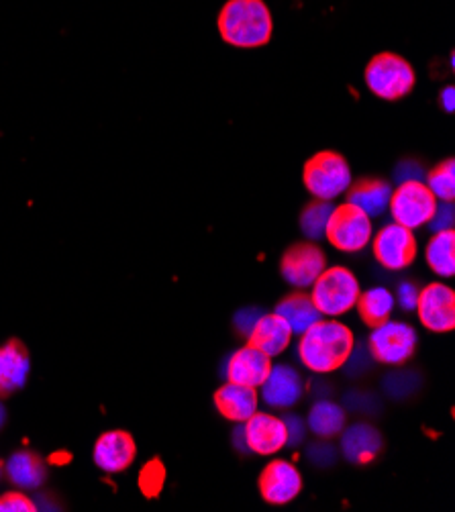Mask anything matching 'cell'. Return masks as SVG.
I'll return each instance as SVG.
<instances>
[{
    "mask_svg": "<svg viewBox=\"0 0 455 512\" xmlns=\"http://www.w3.org/2000/svg\"><path fill=\"white\" fill-rule=\"evenodd\" d=\"M356 349V337L339 321L321 319L300 335L298 360L315 374H331L343 368Z\"/></svg>",
    "mask_w": 455,
    "mask_h": 512,
    "instance_id": "obj_1",
    "label": "cell"
},
{
    "mask_svg": "<svg viewBox=\"0 0 455 512\" xmlns=\"http://www.w3.org/2000/svg\"><path fill=\"white\" fill-rule=\"evenodd\" d=\"M225 43L239 49H256L270 43L274 19L264 0H227L217 17Z\"/></svg>",
    "mask_w": 455,
    "mask_h": 512,
    "instance_id": "obj_2",
    "label": "cell"
},
{
    "mask_svg": "<svg viewBox=\"0 0 455 512\" xmlns=\"http://www.w3.org/2000/svg\"><path fill=\"white\" fill-rule=\"evenodd\" d=\"M364 80L374 96L394 102L413 92L417 76L409 60H404L394 51H382L366 66Z\"/></svg>",
    "mask_w": 455,
    "mask_h": 512,
    "instance_id": "obj_3",
    "label": "cell"
},
{
    "mask_svg": "<svg viewBox=\"0 0 455 512\" xmlns=\"http://www.w3.org/2000/svg\"><path fill=\"white\" fill-rule=\"evenodd\" d=\"M302 182L313 198L333 202L351 186V168L341 153L323 149L305 164Z\"/></svg>",
    "mask_w": 455,
    "mask_h": 512,
    "instance_id": "obj_4",
    "label": "cell"
},
{
    "mask_svg": "<svg viewBox=\"0 0 455 512\" xmlns=\"http://www.w3.org/2000/svg\"><path fill=\"white\" fill-rule=\"evenodd\" d=\"M362 288L358 278L343 266L325 268L313 284V302L323 317H341L356 309Z\"/></svg>",
    "mask_w": 455,
    "mask_h": 512,
    "instance_id": "obj_5",
    "label": "cell"
},
{
    "mask_svg": "<svg viewBox=\"0 0 455 512\" xmlns=\"http://www.w3.org/2000/svg\"><path fill=\"white\" fill-rule=\"evenodd\" d=\"M437 202L439 200L423 180H407L392 190L388 209L394 223L415 231L429 225Z\"/></svg>",
    "mask_w": 455,
    "mask_h": 512,
    "instance_id": "obj_6",
    "label": "cell"
},
{
    "mask_svg": "<svg viewBox=\"0 0 455 512\" xmlns=\"http://www.w3.org/2000/svg\"><path fill=\"white\" fill-rule=\"evenodd\" d=\"M372 235V219L360 207H356V204L343 202L339 207H333L325 237L335 249L345 253H358L368 247Z\"/></svg>",
    "mask_w": 455,
    "mask_h": 512,
    "instance_id": "obj_7",
    "label": "cell"
},
{
    "mask_svg": "<svg viewBox=\"0 0 455 512\" xmlns=\"http://www.w3.org/2000/svg\"><path fill=\"white\" fill-rule=\"evenodd\" d=\"M417 343L419 337L411 325L388 319L382 325L374 327L368 341V351L380 364L402 366L415 355Z\"/></svg>",
    "mask_w": 455,
    "mask_h": 512,
    "instance_id": "obj_8",
    "label": "cell"
},
{
    "mask_svg": "<svg viewBox=\"0 0 455 512\" xmlns=\"http://www.w3.org/2000/svg\"><path fill=\"white\" fill-rule=\"evenodd\" d=\"M372 251L382 268L392 272L407 270L417 258V237L411 229L390 223L372 235Z\"/></svg>",
    "mask_w": 455,
    "mask_h": 512,
    "instance_id": "obj_9",
    "label": "cell"
},
{
    "mask_svg": "<svg viewBox=\"0 0 455 512\" xmlns=\"http://www.w3.org/2000/svg\"><path fill=\"white\" fill-rule=\"evenodd\" d=\"M415 311L425 329L449 333L455 329V292L443 282H433L419 290Z\"/></svg>",
    "mask_w": 455,
    "mask_h": 512,
    "instance_id": "obj_10",
    "label": "cell"
},
{
    "mask_svg": "<svg viewBox=\"0 0 455 512\" xmlns=\"http://www.w3.org/2000/svg\"><path fill=\"white\" fill-rule=\"evenodd\" d=\"M325 268V253L313 243H296L288 247L280 260V274L294 288L313 286Z\"/></svg>",
    "mask_w": 455,
    "mask_h": 512,
    "instance_id": "obj_11",
    "label": "cell"
},
{
    "mask_svg": "<svg viewBox=\"0 0 455 512\" xmlns=\"http://www.w3.org/2000/svg\"><path fill=\"white\" fill-rule=\"evenodd\" d=\"M260 494L272 506H284L296 500L302 490V476L288 459H272L260 474Z\"/></svg>",
    "mask_w": 455,
    "mask_h": 512,
    "instance_id": "obj_12",
    "label": "cell"
},
{
    "mask_svg": "<svg viewBox=\"0 0 455 512\" xmlns=\"http://www.w3.org/2000/svg\"><path fill=\"white\" fill-rule=\"evenodd\" d=\"M241 427L249 453L270 457L286 447L284 419L256 411L245 423H241Z\"/></svg>",
    "mask_w": 455,
    "mask_h": 512,
    "instance_id": "obj_13",
    "label": "cell"
},
{
    "mask_svg": "<svg viewBox=\"0 0 455 512\" xmlns=\"http://www.w3.org/2000/svg\"><path fill=\"white\" fill-rule=\"evenodd\" d=\"M135 455L137 445L127 431L103 433L94 443V464L107 474L125 472L135 462Z\"/></svg>",
    "mask_w": 455,
    "mask_h": 512,
    "instance_id": "obj_14",
    "label": "cell"
},
{
    "mask_svg": "<svg viewBox=\"0 0 455 512\" xmlns=\"http://www.w3.org/2000/svg\"><path fill=\"white\" fill-rule=\"evenodd\" d=\"M272 370V357L260 349L245 345L237 349L225 366L227 382L243 384L249 388H260Z\"/></svg>",
    "mask_w": 455,
    "mask_h": 512,
    "instance_id": "obj_15",
    "label": "cell"
},
{
    "mask_svg": "<svg viewBox=\"0 0 455 512\" xmlns=\"http://www.w3.org/2000/svg\"><path fill=\"white\" fill-rule=\"evenodd\" d=\"M260 388L264 402L272 408H280V411L292 408L305 394V382H302L300 374L286 364H272V370Z\"/></svg>",
    "mask_w": 455,
    "mask_h": 512,
    "instance_id": "obj_16",
    "label": "cell"
},
{
    "mask_svg": "<svg viewBox=\"0 0 455 512\" xmlns=\"http://www.w3.org/2000/svg\"><path fill=\"white\" fill-rule=\"evenodd\" d=\"M260 394L258 388H249L243 384L227 382L215 392L217 411L231 423H245L258 411Z\"/></svg>",
    "mask_w": 455,
    "mask_h": 512,
    "instance_id": "obj_17",
    "label": "cell"
},
{
    "mask_svg": "<svg viewBox=\"0 0 455 512\" xmlns=\"http://www.w3.org/2000/svg\"><path fill=\"white\" fill-rule=\"evenodd\" d=\"M31 360L27 347L13 339L0 347V398H7L21 390L27 382Z\"/></svg>",
    "mask_w": 455,
    "mask_h": 512,
    "instance_id": "obj_18",
    "label": "cell"
},
{
    "mask_svg": "<svg viewBox=\"0 0 455 512\" xmlns=\"http://www.w3.org/2000/svg\"><path fill=\"white\" fill-rule=\"evenodd\" d=\"M292 335V329L282 317H278L276 313H264L245 339L247 345L260 349L270 357H276L288 349Z\"/></svg>",
    "mask_w": 455,
    "mask_h": 512,
    "instance_id": "obj_19",
    "label": "cell"
},
{
    "mask_svg": "<svg viewBox=\"0 0 455 512\" xmlns=\"http://www.w3.org/2000/svg\"><path fill=\"white\" fill-rule=\"evenodd\" d=\"M341 433V451L351 464H370L382 451V435L372 425L358 423Z\"/></svg>",
    "mask_w": 455,
    "mask_h": 512,
    "instance_id": "obj_20",
    "label": "cell"
},
{
    "mask_svg": "<svg viewBox=\"0 0 455 512\" xmlns=\"http://www.w3.org/2000/svg\"><path fill=\"white\" fill-rule=\"evenodd\" d=\"M392 186L380 178H362L347 188V202L356 204L370 219L388 211Z\"/></svg>",
    "mask_w": 455,
    "mask_h": 512,
    "instance_id": "obj_21",
    "label": "cell"
},
{
    "mask_svg": "<svg viewBox=\"0 0 455 512\" xmlns=\"http://www.w3.org/2000/svg\"><path fill=\"white\" fill-rule=\"evenodd\" d=\"M274 313L288 323L294 335H302L309 327H313L317 321L323 319L311 294H305V292H292L286 298H282Z\"/></svg>",
    "mask_w": 455,
    "mask_h": 512,
    "instance_id": "obj_22",
    "label": "cell"
},
{
    "mask_svg": "<svg viewBox=\"0 0 455 512\" xmlns=\"http://www.w3.org/2000/svg\"><path fill=\"white\" fill-rule=\"evenodd\" d=\"M5 470H7L9 480L23 490L39 488L45 480V466L41 459L31 451L13 453L9 457Z\"/></svg>",
    "mask_w": 455,
    "mask_h": 512,
    "instance_id": "obj_23",
    "label": "cell"
},
{
    "mask_svg": "<svg viewBox=\"0 0 455 512\" xmlns=\"http://www.w3.org/2000/svg\"><path fill=\"white\" fill-rule=\"evenodd\" d=\"M425 260L429 268L441 276L451 278L455 274V231H437L425 249Z\"/></svg>",
    "mask_w": 455,
    "mask_h": 512,
    "instance_id": "obj_24",
    "label": "cell"
},
{
    "mask_svg": "<svg viewBox=\"0 0 455 512\" xmlns=\"http://www.w3.org/2000/svg\"><path fill=\"white\" fill-rule=\"evenodd\" d=\"M358 313L368 327H378L390 319L394 311V296L386 288H370L358 296Z\"/></svg>",
    "mask_w": 455,
    "mask_h": 512,
    "instance_id": "obj_25",
    "label": "cell"
},
{
    "mask_svg": "<svg viewBox=\"0 0 455 512\" xmlns=\"http://www.w3.org/2000/svg\"><path fill=\"white\" fill-rule=\"evenodd\" d=\"M307 429L321 439H331L345 429V411L331 400H319L311 408Z\"/></svg>",
    "mask_w": 455,
    "mask_h": 512,
    "instance_id": "obj_26",
    "label": "cell"
},
{
    "mask_svg": "<svg viewBox=\"0 0 455 512\" xmlns=\"http://www.w3.org/2000/svg\"><path fill=\"white\" fill-rule=\"evenodd\" d=\"M333 211V204L327 200H311L300 213V229L311 241H319L325 237V229Z\"/></svg>",
    "mask_w": 455,
    "mask_h": 512,
    "instance_id": "obj_27",
    "label": "cell"
},
{
    "mask_svg": "<svg viewBox=\"0 0 455 512\" xmlns=\"http://www.w3.org/2000/svg\"><path fill=\"white\" fill-rule=\"evenodd\" d=\"M425 184L435 194L437 200L453 202L455 198V162L447 158L445 162H439L435 168H431L425 174Z\"/></svg>",
    "mask_w": 455,
    "mask_h": 512,
    "instance_id": "obj_28",
    "label": "cell"
},
{
    "mask_svg": "<svg viewBox=\"0 0 455 512\" xmlns=\"http://www.w3.org/2000/svg\"><path fill=\"white\" fill-rule=\"evenodd\" d=\"M166 484V468L160 459H151L139 472V488L145 498H158Z\"/></svg>",
    "mask_w": 455,
    "mask_h": 512,
    "instance_id": "obj_29",
    "label": "cell"
},
{
    "mask_svg": "<svg viewBox=\"0 0 455 512\" xmlns=\"http://www.w3.org/2000/svg\"><path fill=\"white\" fill-rule=\"evenodd\" d=\"M37 510L35 502L23 492H7L0 496V512H33Z\"/></svg>",
    "mask_w": 455,
    "mask_h": 512,
    "instance_id": "obj_30",
    "label": "cell"
},
{
    "mask_svg": "<svg viewBox=\"0 0 455 512\" xmlns=\"http://www.w3.org/2000/svg\"><path fill=\"white\" fill-rule=\"evenodd\" d=\"M431 229L437 233V231H447V229H453V204L451 202H437V209L429 221Z\"/></svg>",
    "mask_w": 455,
    "mask_h": 512,
    "instance_id": "obj_31",
    "label": "cell"
},
{
    "mask_svg": "<svg viewBox=\"0 0 455 512\" xmlns=\"http://www.w3.org/2000/svg\"><path fill=\"white\" fill-rule=\"evenodd\" d=\"M262 315H264V313H262L260 309H256V306H247V309H241V311L235 315V321H233V323H235V329H237L243 337H247Z\"/></svg>",
    "mask_w": 455,
    "mask_h": 512,
    "instance_id": "obj_32",
    "label": "cell"
},
{
    "mask_svg": "<svg viewBox=\"0 0 455 512\" xmlns=\"http://www.w3.org/2000/svg\"><path fill=\"white\" fill-rule=\"evenodd\" d=\"M284 425H286V445L296 447V445H300L302 441H305L307 425H305V421H302L300 417L288 415V417L284 419Z\"/></svg>",
    "mask_w": 455,
    "mask_h": 512,
    "instance_id": "obj_33",
    "label": "cell"
},
{
    "mask_svg": "<svg viewBox=\"0 0 455 512\" xmlns=\"http://www.w3.org/2000/svg\"><path fill=\"white\" fill-rule=\"evenodd\" d=\"M419 300V288L413 282H402L396 290V302L400 304V309L404 311H415Z\"/></svg>",
    "mask_w": 455,
    "mask_h": 512,
    "instance_id": "obj_34",
    "label": "cell"
},
{
    "mask_svg": "<svg viewBox=\"0 0 455 512\" xmlns=\"http://www.w3.org/2000/svg\"><path fill=\"white\" fill-rule=\"evenodd\" d=\"M425 172L419 162H400L396 166V180L398 182H407V180H423Z\"/></svg>",
    "mask_w": 455,
    "mask_h": 512,
    "instance_id": "obj_35",
    "label": "cell"
},
{
    "mask_svg": "<svg viewBox=\"0 0 455 512\" xmlns=\"http://www.w3.org/2000/svg\"><path fill=\"white\" fill-rule=\"evenodd\" d=\"M439 100H441V107L447 113H453V109H455V90H453V86H445L439 94Z\"/></svg>",
    "mask_w": 455,
    "mask_h": 512,
    "instance_id": "obj_36",
    "label": "cell"
},
{
    "mask_svg": "<svg viewBox=\"0 0 455 512\" xmlns=\"http://www.w3.org/2000/svg\"><path fill=\"white\" fill-rule=\"evenodd\" d=\"M233 439H235V447H237L241 453H249V449H247V443H245V435H243V427H241V423H239V427L235 429V433H233Z\"/></svg>",
    "mask_w": 455,
    "mask_h": 512,
    "instance_id": "obj_37",
    "label": "cell"
},
{
    "mask_svg": "<svg viewBox=\"0 0 455 512\" xmlns=\"http://www.w3.org/2000/svg\"><path fill=\"white\" fill-rule=\"evenodd\" d=\"M5 421H7V411H5V406H3V404H0V429H3Z\"/></svg>",
    "mask_w": 455,
    "mask_h": 512,
    "instance_id": "obj_38",
    "label": "cell"
},
{
    "mask_svg": "<svg viewBox=\"0 0 455 512\" xmlns=\"http://www.w3.org/2000/svg\"><path fill=\"white\" fill-rule=\"evenodd\" d=\"M0 474H3V464H0Z\"/></svg>",
    "mask_w": 455,
    "mask_h": 512,
    "instance_id": "obj_39",
    "label": "cell"
}]
</instances>
